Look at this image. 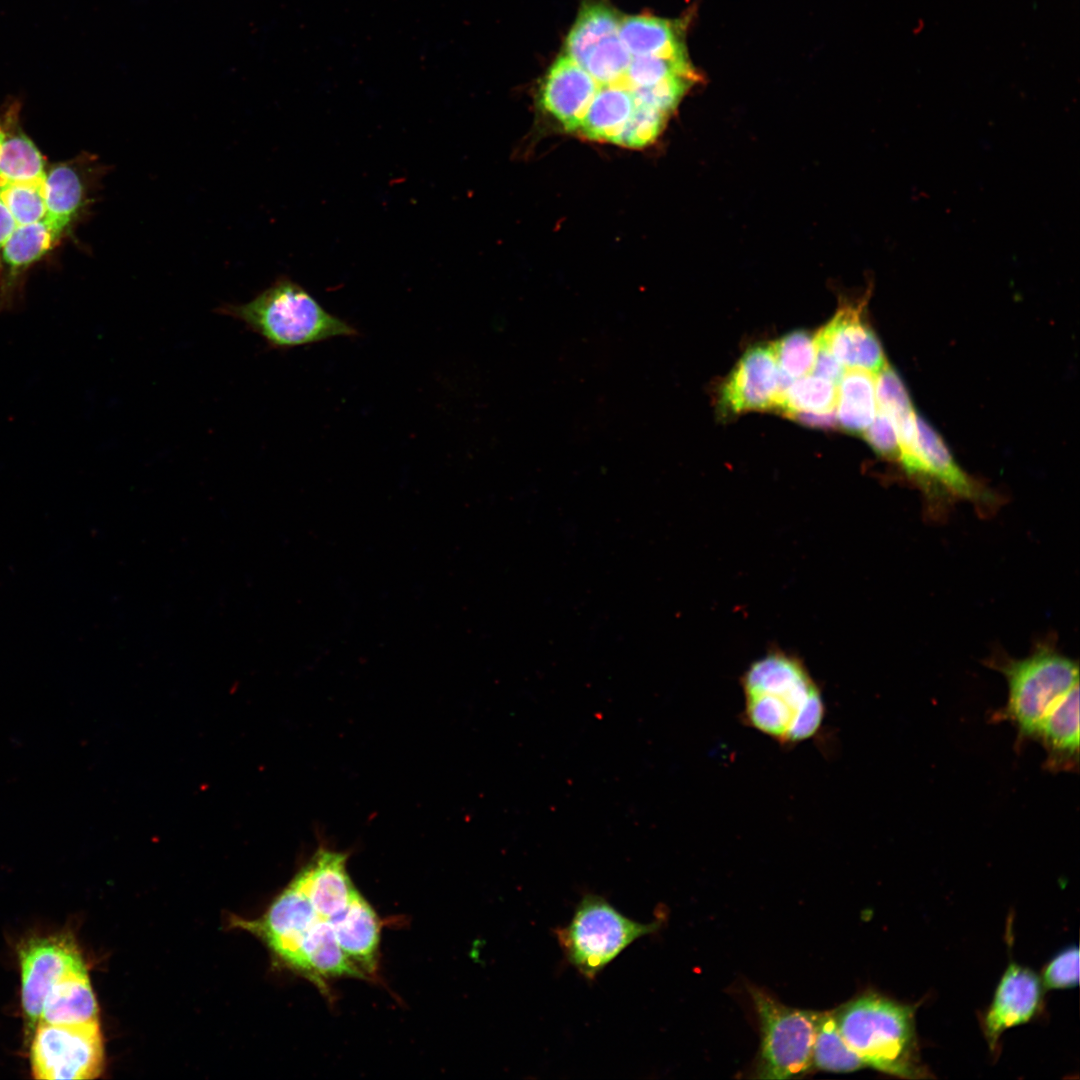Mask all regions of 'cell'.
<instances>
[{
  "label": "cell",
  "instance_id": "1",
  "mask_svg": "<svg viewBox=\"0 0 1080 1080\" xmlns=\"http://www.w3.org/2000/svg\"><path fill=\"white\" fill-rule=\"evenodd\" d=\"M739 683L743 709L738 719L744 727L785 750L824 736L823 689L800 656L770 648L746 668Z\"/></svg>",
  "mask_w": 1080,
  "mask_h": 1080
},
{
  "label": "cell",
  "instance_id": "2",
  "mask_svg": "<svg viewBox=\"0 0 1080 1080\" xmlns=\"http://www.w3.org/2000/svg\"><path fill=\"white\" fill-rule=\"evenodd\" d=\"M912 1006L869 992L834 1011L847 1045L865 1066L906 1079L927 1078Z\"/></svg>",
  "mask_w": 1080,
  "mask_h": 1080
},
{
  "label": "cell",
  "instance_id": "3",
  "mask_svg": "<svg viewBox=\"0 0 1080 1080\" xmlns=\"http://www.w3.org/2000/svg\"><path fill=\"white\" fill-rule=\"evenodd\" d=\"M216 313L242 322L272 349H289L359 333L326 311L301 285L281 277L246 303H225Z\"/></svg>",
  "mask_w": 1080,
  "mask_h": 1080
},
{
  "label": "cell",
  "instance_id": "4",
  "mask_svg": "<svg viewBox=\"0 0 1080 1080\" xmlns=\"http://www.w3.org/2000/svg\"><path fill=\"white\" fill-rule=\"evenodd\" d=\"M986 665L1001 672L1008 684L1007 703L994 712L992 720L1014 725L1017 746L1035 740L1039 724L1050 708L1079 685L1077 662L1061 654L1048 641L1039 643L1023 659L998 654Z\"/></svg>",
  "mask_w": 1080,
  "mask_h": 1080
},
{
  "label": "cell",
  "instance_id": "5",
  "mask_svg": "<svg viewBox=\"0 0 1080 1080\" xmlns=\"http://www.w3.org/2000/svg\"><path fill=\"white\" fill-rule=\"evenodd\" d=\"M659 927L658 920L634 921L603 897L587 894L578 903L569 924L556 929L555 935L567 961L592 980L635 940Z\"/></svg>",
  "mask_w": 1080,
  "mask_h": 1080
},
{
  "label": "cell",
  "instance_id": "6",
  "mask_svg": "<svg viewBox=\"0 0 1080 1080\" xmlns=\"http://www.w3.org/2000/svg\"><path fill=\"white\" fill-rule=\"evenodd\" d=\"M760 1026L759 1078H797L812 1067L819 1012L788 1007L761 989L750 991Z\"/></svg>",
  "mask_w": 1080,
  "mask_h": 1080
},
{
  "label": "cell",
  "instance_id": "7",
  "mask_svg": "<svg viewBox=\"0 0 1080 1080\" xmlns=\"http://www.w3.org/2000/svg\"><path fill=\"white\" fill-rule=\"evenodd\" d=\"M103 1043L98 1020L78 1025L38 1022L31 1045L33 1077L42 1080L96 1078Z\"/></svg>",
  "mask_w": 1080,
  "mask_h": 1080
},
{
  "label": "cell",
  "instance_id": "8",
  "mask_svg": "<svg viewBox=\"0 0 1080 1080\" xmlns=\"http://www.w3.org/2000/svg\"><path fill=\"white\" fill-rule=\"evenodd\" d=\"M107 169L95 155L87 152L47 167L44 220L53 230L65 237L89 215Z\"/></svg>",
  "mask_w": 1080,
  "mask_h": 1080
},
{
  "label": "cell",
  "instance_id": "9",
  "mask_svg": "<svg viewBox=\"0 0 1080 1080\" xmlns=\"http://www.w3.org/2000/svg\"><path fill=\"white\" fill-rule=\"evenodd\" d=\"M21 1001L26 1025L35 1029L50 987L64 974L84 968L80 951L70 935L36 937L19 951Z\"/></svg>",
  "mask_w": 1080,
  "mask_h": 1080
},
{
  "label": "cell",
  "instance_id": "10",
  "mask_svg": "<svg viewBox=\"0 0 1080 1080\" xmlns=\"http://www.w3.org/2000/svg\"><path fill=\"white\" fill-rule=\"evenodd\" d=\"M916 445L923 467L920 488L929 500L940 499L943 495L952 496L968 500L984 512L997 506L998 497L962 470L940 435L918 414Z\"/></svg>",
  "mask_w": 1080,
  "mask_h": 1080
},
{
  "label": "cell",
  "instance_id": "11",
  "mask_svg": "<svg viewBox=\"0 0 1080 1080\" xmlns=\"http://www.w3.org/2000/svg\"><path fill=\"white\" fill-rule=\"evenodd\" d=\"M868 296L842 304L815 339L817 347L826 349L844 368L876 374L887 361L877 335L865 318Z\"/></svg>",
  "mask_w": 1080,
  "mask_h": 1080
},
{
  "label": "cell",
  "instance_id": "12",
  "mask_svg": "<svg viewBox=\"0 0 1080 1080\" xmlns=\"http://www.w3.org/2000/svg\"><path fill=\"white\" fill-rule=\"evenodd\" d=\"M781 395L779 368L771 344L750 347L739 359L720 391L725 413L776 408Z\"/></svg>",
  "mask_w": 1080,
  "mask_h": 1080
},
{
  "label": "cell",
  "instance_id": "13",
  "mask_svg": "<svg viewBox=\"0 0 1080 1080\" xmlns=\"http://www.w3.org/2000/svg\"><path fill=\"white\" fill-rule=\"evenodd\" d=\"M1043 1003L1042 981L1031 969L1011 962L1003 973L983 1018V1032L991 1050L1002 1034L1039 1014Z\"/></svg>",
  "mask_w": 1080,
  "mask_h": 1080
},
{
  "label": "cell",
  "instance_id": "14",
  "mask_svg": "<svg viewBox=\"0 0 1080 1080\" xmlns=\"http://www.w3.org/2000/svg\"><path fill=\"white\" fill-rule=\"evenodd\" d=\"M62 238L44 219L16 227L0 250V314L21 305L26 273Z\"/></svg>",
  "mask_w": 1080,
  "mask_h": 1080
},
{
  "label": "cell",
  "instance_id": "15",
  "mask_svg": "<svg viewBox=\"0 0 1080 1080\" xmlns=\"http://www.w3.org/2000/svg\"><path fill=\"white\" fill-rule=\"evenodd\" d=\"M317 917L305 893L292 881L262 919L244 926L260 935L283 962L295 969L301 945Z\"/></svg>",
  "mask_w": 1080,
  "mask_h": 1080
},
{
  "label": "cell",
  "instance_id": "16",
  "mask_svg": "<svg viewBox=\"0 0 1080 1080\" xmlns=\"http://www.w3.org/2000/svg\"><path fill=\"white\" fill-rule=\"evenodd\" d=\"M598 88L590 74L567 55L553 63L540 89V103L561 126L576 132Z\"/></svg>",
  "mask_w": 1080,
  "mask_h": 1080
},
{
  "label": "cell",
  "instance_id": "17",
  "mask_svg": "<svg viewBox=\"0 0 1080 1080\" xmlns=\"http://www.w3.org/2000/svg\"><path fill=\"white\" fill-rule=\"evenodd\" d=\"M347 855L321 847L293 880L315 913L330 920L343 912L358 892L346 869Z\"/></svg>",
  "mask_w": 1080,
  "mask_h": 1080
},
{
  "label": "cell",
  "instance_id": "18",
  "mask_svg": "<svg viewBox=\"0 0 1080 1080\" xmlns=\"http://www.w3.org/2000/svg\"><path fill=\"white\" fill-rule=\"evenodd\" d=\"M1035 740L1045 749V768L1074 771L1079 763V685L1066 692L1041 720Z\"/></svg>",
  "mask_w": 1080,
  "mask_h": 1080
},
{
  "label": "cell",
  "instance_id": "19",
  "mask_svg": "<svg viewBox=\"0 0 1080 1080\" xmlns=\"http://www.w3.org/2000/svg\"><path fill=\"white\" fill-rule=\"evenodd\" d=\"M329 921L339 946L349 960L366 978L375 976L380 922L372 906L357 892L347 908Z\"/></svg>",
  "mask_w": 1080,
  "mask_h": 1080
},
{
  "label": "cell",
  "instance_id": "20",
  "mask_svg": "<svg viewBox=\"0 0 1080 1080\" xmlns=\"http://www.w3.org/2000/svg\"><path fill=\"white\" fill-rule=\"evenodd\" d=\"M687 22L651 15L620 20L618 36L631 56L689 58L685 44Z\"/></svg>",
  "mask_w": 1080,
  "mask_h": 1080
},
{
  "label": "cell",
  "instance_id": "21",
  "mask_svg": "<svg viewBox=\"0 0 1080 1080\" xmlns=\"http://www.w3.org/2000/svg\"><path fill=\"white\" fill-rule=\"evenodd\" d=\"M295 970L320 988H325L326 978H366L342 951L331 922L319 916L304 938Z\"/></svg>",
  "mask_w": 1080,
  "mask_h": 1080
},
{
  "label": "cell",
  "instance_id": "22",
  "mask_svg": "<svg viewBox=\"0 0 1080 1080\" xmlns=\"http://www.w3.org/2000/svg\"><path fill=\"white\" fill-rule=\"evenodd\" d=\"M98 1020L96 999L86 967L60 977L43 1001L39 1022L78 1025Z\"/></svg>",
  "mask_w": 1080,
  "mask_h": 1080
},
{
  "label": "cell",
  "instance_id": "23",
  "mask_svg": "<svg viewBox=\"0 0 1080 1080\" xmlns=\"http://www.w3.org/2000/svg\"><path fill=\"white\" fill-rule=\"evenodd\" d=\"M635 107L633 92L626 85L598 86L576 132L590 140L617 144Z\"/></svg>",
  "mask_w": 1080,
  "mask_h": 1080
},
{
  "label": "cell",
  "instance_id": "24",
  "mask_svg": "<svg viewBox=\"0 0 1080 1080\" xmlns=\"http://www.w3.org/2000/svg\"><path fill=\"white\" fill-rule=\"evenodd\" d=\"M875 374L845 371L837 387V424L846 432L863 434L877 413Z\"/></svg>",
  "mask_w": 1080,
  "mask_h": 1080
},
{
  "label": "cell",
  "instance_id": "25",
  "mask_svg": "<svg viewBox=\"0 0 1080 1080\" xmlns=\"http://www.w3.org/2000/svg\"><path fill=\"white\" fill-rule=\"evenodd\" d=\"M45 158L20 124V109L10 118L0 142V186L45 177Z\"/></svg>",
  "mask_w": 1080,
  "mask_h": 1080
},
{
  "label": "cell",
  "instance_id": "26",
  "mask_svg": "<svg viewBox=\"0 0 1080 1080\" xmlns=\"http://www.w3.org/2000/svg\"><path fill=\"white\" fill-rule=\"evenodd\" d=\"M620 18L604 4L584 7L566 40V55L583 65L590 51L603 39L618 33Z\"/></svg>",
  "mask_w": 1080,
  "mask_h": 1080
},
{
  "label": "cell",
  "instance_id": "27",
  "mask_svg": "<svg viewBox=\"0 0 1080 1080\" xmlns=\"http://www.w3.org/2000/svg\"><path fill=\"white\" fill-rule=\"evenodd\" d=\"M813 1067L828 1072H853L865 1067L845 1042L834 1011L819 1012L812 1053Z\"/></svg>",
  "mask_w": 1080,
  "mask_h": 1080
},
{
  "label": "cell",
  "instance_id": "28",
  "mask_svg": "<svg viewBox=\"0 0 1080 1080\" xmlns=\"http://www.w3.org/2000/svg\"><path fill=\"white\" fill-rule=\"evenodd\" d=\"M837 385L817 375H805L782 393L776 410L790 416L796 412H829L835 410Z\"/></svg>",
  "mask_w": 1080,
  "mask_h": 1080
},
{
  "label": "cell",
  "instance_id": "29",
  "mask_svg": "<svg viewBox=\"0 0 1080 1080\" xmlns=\"http://www.w3.org/2000/svg\"><path fill=\"white\" fill-rule=\"evenodd\" d=\"M700 77L689 58L632 56L624 82L632 90L654 86L674 76Z\"/></svg>",
  "mask_w": 1080,
  "mask_h": 1080
},
{
  "label": "cell",
  "instance_id": "30",
  "mask_svg": "<svg viewBox=\"0 0 1080 1080\" xmlns=\"http://www.w3.org/2000/svg\"><path fill=\"white\" fill-rule=\"evenodd\" d=\"M631 58L617 33L600 41L590 51L582 67L598 86L616 83L626 85L624 77Z\"/></svg>",
  "mask_w": 1080,
  "mask_h": 1080
},
{
  "label": "cell",
  "instance_id": "31",
  "mask_svg": "<svg viewBox=\"0 0 1080 1080\" xmlns=\"http://www.w3.org/2000/svg\"><path fill=\"white\" fill-rule=\"evenodd\" d=\"M779 370L795 380L813 370L817 344L815 336L796 330L771 344Z\"/></svg>",
  "mask_w": 1080,
  "mask_h": 1080
},
{
  "label": "cell",
  "instance_id": "32",
  "mask_svg": "<svg viewBox=\"0 0 1080 1080\" xmlns=\"http://www.w3.org/2000/svg\"><path fill=\"white\" fill-rule=\"evenodd\" d=\"M0 192L17 225L32 224L45 218L44 178L5 183L0 186Z\"/></svg>",
  "mask_w": 1080,
  "mask_h": 1080
},
{
  "label": "cell",
  "instance_id": "33",
  "mask_svg": "<svg viewBox=\"0 0 1080 1080\" xmlns=\"http://www.w3.org/2000/svg\"><path fill=\"white\" fill-rule=\"evenodd\" d=\"M875 394L878 410L891 418L914 409L901 377L888 363L876 373Z\"/></svg>",
  "mask_w": 1080,
  "mask_h": 1080
},
{
  "label": "cell",
  "instance_id": "34",
  "mask_svg": "<svg viewBox=\"0 0 1080 1080\" xmlns=\"http://www.w3.org/2000/svg\"><path fill=\"white\" fill-rule=\"evenodd\" d=\"M863 436L879 456L898 463L900 446L897 430L893 420L887 414L877 410L872 424Z\"/></svg>",
  "mask_w": 1080,
  "mask_h": 1080
},
{
  "label": "cell",
  "instance_id": "35",
  "mask_svg": "<svg viewBox=\"0 0 1080 1080\" xmlns=\"http://www.w3.org/2000/svg\"><path fill=\"white\" fill-rule=\"evenodd\" d=\"M1043 983L1051 989L1076 986L1079 982V951L1069 947L1057 954L1044 968Z\"/></svg>",
  "mask_w": 1080,
  "mask_h": 1080
},
{
  "label": "cell",
  "instance_id": "36",
  "mask_svg": "<svg viewBox=\"0 0 1080 1080\" xmlns=\"http://www.w3.org/2000/svg\"><path fill=\"white\" fill-rule=\"evenodd\" d=\"M812 371L815 375L837 385L845 372V368L826 349L817 347Z\"/></svg>",
  "mask_w": 1080,
  "mask_h": 1080
},
{
  "label": "cell",
  "instance_id": "37",
  "mask_svg": "<svg viewBox=\"0 0 1080 1080\" xmlns=\"http://www.w3.org/2000/svg\"><path fill=\"white\" fill-rule=\"evenodd\" d=\"M789 417L801 424L817 428H834L837 424L836 411L829 412H796Z\"/></svg>",
  "mask_w": 1080,
  "mask_h": 1080
},
{
  "label": "cell",
  "instance_id": "38",
  "mask_svg": "<svg viewBox=\"0 0 1080 1080\" xmlns=\"http://www.w3.org/2000/svg\"><path fill=\"white\" fill-rule=\"evenodd\" d=\"M17 226L0 192V250Z\"/></svg>",
  "mask_w": 1080,
  "mask_h": 1080
},
{
  "label": "cell",
  "instance_id": "39",
  "mask_svg": "<svg viewBox=\"0 0 1080 1080\" xmlns=\"http://www.w3.org/2000/svg\"><path fill=\"white\" fill-rule=\"evenodd\" d=\"M20 107L21 105L16 99L8 100L0 107V142L10 118Z\"/></svg>",
  "mask_w": 1080,
  "mask_h": 1080
}]
</instances>
